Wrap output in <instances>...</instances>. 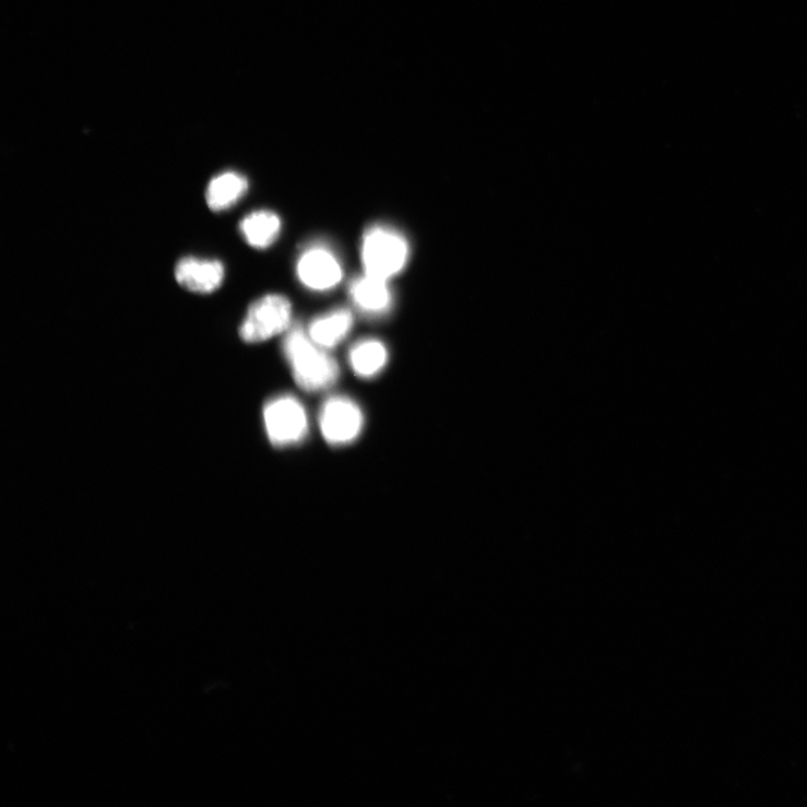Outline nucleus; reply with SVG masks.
<instances>
[{"mask_svg":"<svg viewBox=\"0 0 807 807\" xmlns=\"http://www.w3.org/2000/svg\"><path fill=\"white\" fill-rule=\"evenodd\" d=\"M282 223L274 212L269 210L253 211L240 223V233L248 245L257 249H266L280 236Z\"/></svg>","mask_w":807,"mask_h":807,"instance_id":"nucleus-11","label":"nucleus"},{"mask_svg":"<svg viewBox=\"0 0 807 807\" xmlns=\"http://www.w3.org/2000/svg\"><path fill=\"white\" fill-rule=\"evenodd\" d=\"M247 179L234 171L223 173L212 179L206 188L205 200L207 206L215 212L230 209L247 193Z\"/></svg>","mask_w":807,"mask_h":807,"instance_id":"nucleus-10","label":"nucleus"},{"mask_svg":"<svg viewBox=\"0 0 807 807\" xmlns=\"http://www.w3.org/2000/svg\"><path fill=\"white\" fill-rule=\"evenodd\" d=\"M353 325V313L347 309H336L315 319L308 333L318 346L327 351L342 344Z\"/></svg>","mask_w":807,"mask_h":807,"instance_id":"nucleus-9","label":"nucleus"},{"mask_svg":"<svg viewBox=\"0 0 807 807\" xmlns=\"http://www.w3.org/2000/svg\"><path fill=\"white\" fill-rule=\"evenodd\" d=\"M343 268L333 252L324 247L307 249L297 262V276L309 288L328 290L343 280Z\"/></svg>","mask_w":807,"mask_h":807,"instance_id":"nucleus-6","label":"nucleus"},{"mask_svg":"<svg viewBox=\"0 0 807 807\" xmlns=\"http://www.w3.org/2000/svg\"><path fill=\"white\" fill-rule=\"evenodd\" d=\"M410 258L405 237L387 226H372L364 235L361 260L365 273L389 281L400 274Z\"/></svg>","mask_w":807,"mask_h":807,"instance_id":"nucleus-2","label":"nucleus"},{"mask_svg":"<svg viewBox=\"0 0 807 807\" xmlns=\"http://www.w3.org/2000/svg\"><path fill=\"white\" fill-rule=\"evenodd\" d=\"M349 293L354 305L368 317L384 316L393 307L388 281L366 273L352 282Z\"/></svg>","mask_w":807,"mask_h":807,"instance_id":"nucleus-8","label":"nucleus"},{"mask_svg":"<svg viewBox=\"0 0 807 807\" xmlns=\"http://www.w3.org/2000/svg\"><path fill=\"white\" fill-rule=\"evenodd\" d=\"M283 353L297 385L307 392L325 391L339 379L337 363L301 327L288 331L283 342Z\"/></svg>","mask_w":807,"mask_h":807,"instance_id":"nucleus-1","label":"nucleus"},{"mask_svg":"<svg viewBox=\"0 0 807 807\" xmlns=\"http://www.w3.org/2000/svg\"><path fill=\"white\" fill-rule=\"evenodd\" d=\"M364 424L361 408L346 396L330 397L320 410V431L324 440L333 447L354 442L360 436Z\"/></svg>","mask_w":807,"mask_h":807,"instance_id":"nucleus-5","label":"nucleus"},{"mask_svg":"<svg viewBox=\"0 0 807 807\" xmlns=\"http://www.w3.org/2000/svg\"><path fill=\"white\" fill-rule=\"evenodd\" d=\"M263 415L268 437L275 447L300 443L309 432L308 413L294 396L282 395L271 400Z\"/></svg>","mask_w":807,"mask_h":807,"instance_id":"nucleus-3","label":"nucleus"},{"mask_svg":"<svg viewBox=\"0 0 807 807\" xmlns=\"http://www.w3.org/2000/svg\"><path fill=\"white\" fill-rule=\"evenodd\" d=\"M292 305L285 296L270 294L253 302L240 325L239 334L245 343L259 344L288 329Z\"/></svg>","mask_w":807,"mask_h":807,"instance_id":"nucleus-4","label":"nucleus"},{"mask_svg":"<svg viewBox=\"0 0 807 807\" xmlns=\"http://www.w3.org/2000/svg\"><path fill=\"white\" fill-rule=\"evenodd\" d=\"M175 275L177 282L188 290L210 294L223 285L225 266L217 260L188 257L178 262Z\"/></svg>","mask_w":807,"mask_h":807,"instance_id":"nucleus-7","label":"nucleus"},{"mask_svg":"<svg viewBox=\"0 0 807 807\" xmlns=\"http://www.w3.org/2000/svg\"><path fill=\"white\" fill-rule=\"evenodd\" d=\"M389 351L376 339H365L351 351L349 363L354 372L361 378H372L387 367Z\"/></svg>","mask_w":807,"mask_h":807,"instance_id":"nucleus-12","label":"nucleus"}]
</instances>
